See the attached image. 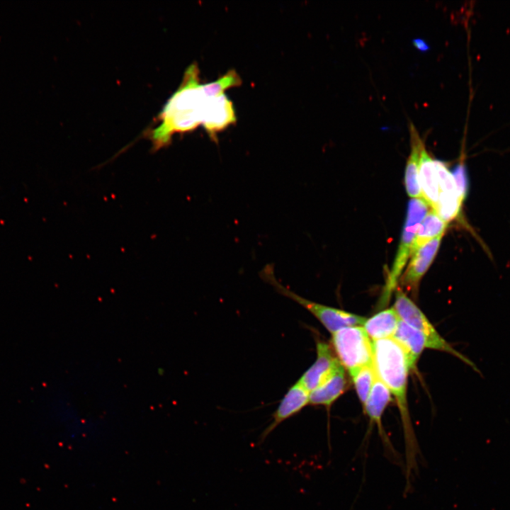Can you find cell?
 I'll use <instances>...</instances> for the list:
<instances>
[{"label": "cell", "mask_w": 510, "mask_h": 510, "mask_svg": "<svg viewBox=\"0 0 510 510\" xmlns=\"http://www.w3.org/2000/svg\"><path fill=\"white\" fill-rule=\"evenodd\" d=\"M411 152L404 172V184L407 193L412 198H422L419 181V167L424 142L413 124L409 125Z\"/></svg>", "instance_id": "cell-13"}, {"label": "cell", "mask_w": 510, "mask_h": 510, "mask_svg": "<svg viewBox=\"0 0 510 510\" xmlns=\"http://www.w3.org/2000/svg\"><path fill=\"white\" fill-rule=\"evenodd\" d=\"M332 346L349 373L373 364V341L362 326L344 327L332 334Z\"/></svg>", "instance_id": "cell-4"}, {"label": "cell", "mask_w": 510, "mask_h": 510, "mask_svg": "<svg viewBox=\"0 0 510 510\" xmlns=\"http://www.w3.org/2000/svg\"><path fill=\"white\" fill-rule=\"evenodd\" d=\"M373 366L377 377L395 398L400 413L405 444L406 489L408 490L412 474L417 470V456L420 453L407 400L410 364L402 346L393 338H389L373 341Z\"/></svg>", "instance_id": "cell-1"}, {"label": "cell", "mask_w": 510, "mask_h": 510, "mask_svg": "<svg viewBox=\"0 0 510 510\" xmlns=\"http://www.w3.org/2000/svg\"><path fill=\"white\" fill-rule=\"evenodd\" d=\"M392 338L404 349L411 369L414 368L424 348H430L429 341L426 336L401 319Z\"/></svg>", "instance_id": "cell-14"}, {"label": "cell", "mask_w": 510, "mask_h": 510, "mask_svg": "<svg viewBox=\"0 0 510 510\" xmlns=\"http://www.w3.org/2000/svg\"><path fill=\"white\" fill-rule=\"evenodd\" d=\"M349 374L352 378L358 399L363 406L377 377L373 364Z\"/></svg>", "instance_id": "cell-18"}, {"label": "cell", "mask_w": 510, "mask_h": 510, "mask_svg": "<svg viewBox=\"0 0 510 510\" xmlns=\"http://www.w3.org/2000/svg\"><path fill=\"white\" fill-rule=\"evenodd\" d=\"M260 274L262 279L273 286L280 295L290 298L310 312L332 334L344 327L363 326L366 320L364 317L315 302L298 295L277 280L271 265L266 266Z\"/></svg>", "instance_id": "cell-3"}, {"label": "cell", "mask_w": 510, "mask_h": 510, "mask_svg": "<svg viewBox=\"0 0 510 510\" xmlns=\"http://www.w3.org/2000/svg\"><path fill=\"white\" fill-rule=\"evenodd\" d=\"M232 102L224 94L217 97H206L201 110V125L213 140L217 134L236 122Z\"/></svg>", "instance_id": "cell-7"}, {"label": "cell", "mask_w": 510, "mask_h": 510, "mask_svg": "<svg viewBox=\"0 0 510 510\" xmlns=\"http://www.w3.org/2000/svg\"><path fill=\"white\" fill-rule=\"evenodd\" d=\"M346 386L345 369L340 364L326 380L310 392L309 404L329 407L345 392Z\"/></svg>", "instance_id": "cell-12"}, {"label": "cell", "mask_w": 510, "mask_h": 510, "mask_svg": "<svg viewBox=\"0 0 510 510\" xmlns=\"http://www.w3.org/2000/svg\"><path fill=\"white\" fill-rule=\"evenodd\" d=\"M392 400V395L386 385L378 378L373 385L368 397L363 404V409L370 420V427L375 424L378 429L381 439L387 450L395 453L382 424L383 413Z\"/></svg>", "instance_id": "cell-10"}, {"label": "cell", "mask_w": 510, "mask_h": 510, "mask_svg": "<svg viewBox=\"0 0 510 510\" xmlns=\"http://www.w3.org/2000/svg\"><path fill=\"white\" fill-rule=\"evenodd\" d=\"M451 173L456 185L460 199L463 203L469 189V181L465 163L463 162H459L454 167Z\"/></svg>", "instance_id": "cell-20"}, {"label": "cell", "mask_w": 510, "mask_h": 510, "mask_svg": "<svg viewBox=\"0 0 510 510\" xmlns=\"http://www.w3.org/2000/svg\"><path fill=\"white\" fill-rule=\"evenodd\" d=\"M429 205L422 198H412L409 201L407 217L397 254L392 268L387 277L382 296L383 303L387 302L395 289L398 279L412 253L414 237L421 220L429 212Z\"/></svg>", "instance_id": "cell-5"}, {"label": "cell", "mask_w": 510, "mask_h": 510, "mask_svg": "<svg viewBox=\"0 0 510 510\" xmlns=\"http://www.w3.org/2000/svg\"><path fill=\"white\" fill-rule=\"evenodd\" d=\"M446 228L447 222L434 210H429L418 227L412 244L411 255L431 240L443 236Z\"/></svg>", "instance_id": "cell-17"}, {"label": "cell", "mask_w": 510, "mask_h": 510, "mask_svg": "<svg viewBox=\"0 0 510 510\" xmlns=\"http://www.w3.org/2000/svg\"><path fill=\"white\" fill-rule=\"evenodd\" d=\"M241 84L242 80L239 74L235 70L231 69L218 79L202 84V89L206 97H217L224 94L227 89L237 86Z\"/></svg>", "instance_id": "cell-19"}, {"label": "cell", "mask_w": 510, "mask_h": 510, "mask_svg": "<svg viewBox=\"0 0 510 510\" xmlns=\"http://www.w3.org/2000/svg\"><path fill=\"white\" fill-rule=\"evenodd\" d=\"M443 236L438 237L421 246L412 254V259L402 278V285L412 290L432 264L440 246Z\"/></svg>", "instance_id": "cell-11"}, {"label": "cell", "mask_w": 510, "mask_h": 510, "mask_svg": "<svg viewBox=\"0 0 510 510\" xmlns=\"http://www.w3.org/2000/svg\"><path fill=\"white\" fill-rule=\"evenodd\" d=\"M413 44L419 51L426 52L429 50V45L425 40L421 38H415L413 40Z\"/></svg>", "instance_id": "cell-21"}, {"label": "cell", "mask_w": 510, "mask_h": 510, "mask_svg": "<svg viewBox=\"0 0 510 510\" xmlns=\"http://www.w3.org/2000/svg\"><path fill=\"white\" fill-rule=\"evenodd\" d=\"M400 318L395 308L380 311L366 319L362 326L372 341L392 338Z\"/></svg>", "instance_id": "cell-16"}, {"label": "cell", "mask_w": 510, "mask_h": 510, "mask_svg": "<svg viewBox=\"0 0 510 510\" xmlns=\"http://www.w3.org/2000/svg\"><path fill=\"white\" fill-rule=\"evenodd\" d=\"M419 181L422 198L433 209L438 199L439 186L434 159L429 155L425 147L421 152Z\"/></svg>", "instance_id": "cell-15"}, {"label": "cell", "mask_w": 510, "mask_h": 510, "mask_svg": "<svg viewBox=\"0 0 510 510\" xmlns=\"http://www.w3.org/2000/svg\"><path fill=\"white\" fill-rule=\"evenodd\" d=\"M309 403L310 392L297 381L290 387L272 414L273 420L261 434L259 442L262 443L283 421L298 414Z\"/></svg>", "instance_id": "cell-9"}, {"label": "cell", "mask_w": 510, "mask_h": 510, "mask_svg": "<svg viewBox=\"0 0 510 510\" xmlns=\"http://www.w3.org/2000/svg\"><path fill=\"white\" fill-rule=\"evenodd\" d=\"M199 79L198 65L191 64L180 86L161 111L159 125L151 131L149 137L154 150L168 145L175 133L191 131L201 124V110L206 96Z\"/></svg>", "instance_id": "cell-2"}, {"label": "cell", "mask_w": 510, "mask_h": 510, "mask_svg": "<svg viewBox=\"0 0 510 510\" xmlns=\"http://www.w3.org/2000/svg\"><path fill=\"white\" fill-rule=\"evenodd\" d=\"M317 358L298 380L310 392L318 387L341 363L327 343L316 340Z\"/></svg>", "instance_id": "cell-8"}, {"label": "cell", "mask_w": 510, "mask_h": 510, "mask_svg": "<svg viewBox=\"0 0 510 510\" xmlns=\"http://www.w3.org/2000/svg\"><path fill=\"white\" fill-rule=\"evenodd\" d=\"M393 307L402 322L417 329L426 336L429 341L430 348L450 353L477 370L473 363L454 349L439 334L422 311L402 290H397Z\"/></svg>", "instance_id": "cell-6"}]
</instances>
